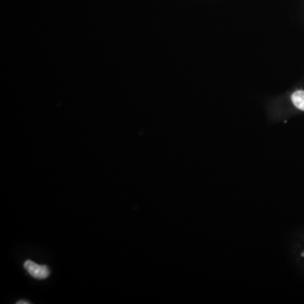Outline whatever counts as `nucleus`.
I'll return each instance as SVG.
<instances>
[{
  "label": "nucleus",
  "instance_id": "nucleus-1",
  "mask_svg": "<svg viewBox=\"0 0 304 304\" xmlns=\"http://www.w3.org/2000/svg\"><path fill=\"white\" fill-rule=\"evenodd\" d=\"M24 267L27 270V272L32 275V277L44 280L49 277L50 275V270L45 266H41L37 264L34 263L32 261L27 260L24 264Z\"/></svg>",
  "mask_w": 304,
  "mask_h": 304
},
{
  "label": "nucleus",
  "instance_id": "nucleus-2",
  "mask_svg": "<svg viewBox=\"0 0 304 304\" xmlns=\"http://www.w3.org/2000/svg\"><path fill=\"white\" fill-rule=\"evenodd\" d=\"M292 103L297 108L304 112V91H297L292 96Z\"/></svg>",
  "mask_w": 304,
  "mask_h": 304
},
{
  "label": "nucleus",
  "instance_id": "nucleus-3",
  "mask_svg": "<svg viewBox=\"0 0 304 304\" xmlns=\"http://www.w3.org/2000/svg\"><path fill=\"white\" fill-rule=\"evenodd\" d=\"M20 303H30L29 302H24V301H22V302H18V304H20Z\"/></svg>",
  "mask_w": 304,
  "mask_h": 304
}]
</instances>
